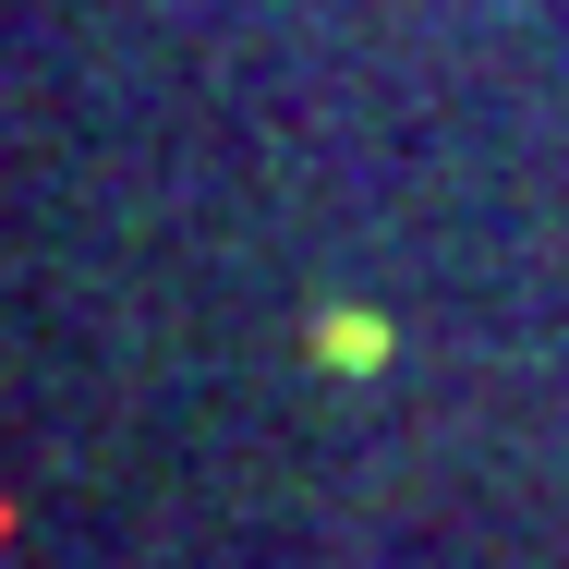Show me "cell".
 Wrapping results in <instances>:
<instances>
[{
    "label": "cell",
    "instance_id": "obj_1",
    "mask_svg": "<svg viewBox=\"0 0 569 569\" xmlns=\"http://www.w3.org/2000/svg\"><path fill=\"white\" fill-rule=\"evenodd\" d=\"M376 351H388L376 316H328V363H376Z\"/></svg>",
    "mask_w": 569,
    "mask_h": 569
}]
</instances>
